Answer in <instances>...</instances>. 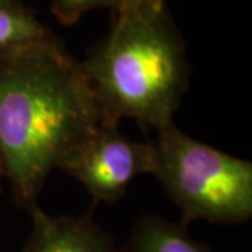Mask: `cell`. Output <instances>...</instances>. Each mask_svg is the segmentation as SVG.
I'll use <instances>...</instances> for the list:
<instances>
[{
  "instance_id": "6da1fadb",
  "label": "cell",
  "mask_w": 252,
  "mask_h": 252,
  "mask_svg": "<svg viewBox=\"0 0 252 252\" xmlns=\"http://www.w3.org/2000/svg\"><path fill=\"white\" fill-rule=\"evenodd\" d=\"M102 122L80 62L52 34L0 54V160L30 210L49 174Z\"/></svg>"
},
{
  "instance_id": "ba28073f",
  "label": "cell",
  "mask_w": 252,
  "mask_h": 252,
  "mask_svg": "<svg viewBox=\"0 0 252 252\" xmlns=\"http://www.w3.org/2000/svg\"><path fill=\"white\" fill-rule=\"evenodd\" d=\"M125 0H54L51 13L63 26H73L86 13L97 9H108L115 13Z\"/></svg>"
},
{
  "instance_id": "7a4b0ae2",
  "label": "cell",
  "mask_w": 252,
  "mask_h": 252,
  "mask_svg": "<svg viewBox=\"0 0 252 252\" xmlns=\"http://www.w3.org/2000/svg\"><path fill=\"white\" fill-rule=\"evenodd\" d=\"M107 35L80 67L102 124L136 119L156 130L174 122L188 91L190 67L185 44L165 4L112 13Z\"/></svg>"
},
{
  "instance_id": "277c9868",
  "label": "cell",
  "mask_w": 252,
  "mask_h": 252,
  "mask_svg": "<svg viewBox=\"0 0 252 252\" xmlns=\"http://www.w3.org/2000/svg\"><path fill=\"white\" fill-rule=\"evenodd\" d=\"M153 142H133L118 125L99 124L62 162L61 170L84 185L94 202L118 203L140 174H153Z\"/></svg>"
},
{
  "instance_id": "30bf717a",
  "label": "cell",
  "mask_w": 252,
  "mask_h": 252,
  "mask_svg": "<svg viewBox=\"0 0 252 252\" xmlns=\"http://www.w3.org/2000/svg\"><path fill=\"white\" fill-rule=\"evenodd\" d=\"M3 180H6V174H4V168H3V164H1V160H0V192H1V188H3Z\"/></svg>"
},
{
  "instance_id": "5b68a950",
  "label": "cell",
  "mask_w": 252,
  "mask_h": 252,
  "mask_svg": "<svg viewBox=\"0 0 252 252\" xmlns=\"http://www.w3.org/2000/svg\"><path fill=\"white\" fill-rule=\"evenodd\" d=\"M32 230L23 252H118L112 235L81 217L49 216L36 205L28 210Z\"/></svg>"
},
{
  "instance_id": "52a82bcc",
  "label": "cell",
  "mask_w": 252,
  "mask_h": 252,
  "mask_svg": "<svg viewBox=\"0 0 252 252\" xmlns=\"http://www.w3.org/2000/svg\"><path fill=\"white\" fill-rule=\"evenodd\" d=\"M52 35L21 0H0V54Z\"/></svg>"
},
{
  "instance_id": "8992f818",
  "label": "cell",
  "mask_w": 252,
  "mask_h": 252,
  "mask_svg": "<svg viewBox=\"0 0 252 252\" xmlns=\"http://www.w3.org/2000/svg\"><path fill=\"white\" fill-rule=\"evenodd\" d=\"M118 252H212L192 238L187 225L175 224L156 215L142 217Z\"/></svg>"
},
{
  "instance_id": "9c48e42d",
  "label": "cell",
  "mask_w": 252,
  "mask_h": 252,
  "mask_svg": "<svg viewBox=\"0 0 252 252\" xmlns=\"http://www.w3.org/2000/svg\"><path fill=\"white\" fill-rule=\"evenodd\" d=\"M160 4H165L164 0H125L124 6L119 10L130 9V7H144V6H160Z\"/></svg>"
},
{
  "instance_id": "3957f363",
  "label": "cell",
  "mask_w": 252,
  "mask_h": 252,
  "mask_svg": "<svg viewBox=\"0 0 252 252\" xmlns=\"http://www.w3.org/2000/svg\"><path fill=\"white\" fill-rule=\"evenodd\" d=\"M153 143V175L181 209V224H240L251 219V162L189 137L174 122L157 129Z\"/></svg>"
}]
</instances>
